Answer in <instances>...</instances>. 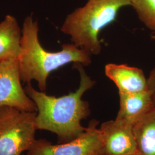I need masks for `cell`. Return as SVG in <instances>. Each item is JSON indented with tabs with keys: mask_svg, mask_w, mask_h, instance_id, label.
Returning <instances> with one entry per match:
<instances>
[{
	"mask_svg": "<svg viewBox=\"0 0 155 155\" xmlns=\"http://www.w3.org/2000/svg\"><path fill=\"white\" fill-rule=\"evenodd\" d=\"M81 63H74L80 75V83L75 91L59 97L50 95L35 89L27 83L25 90L36 106L37 130H44L56 134L64 143L71 141L82 135L86 127L82 121L90 114L89 102L82 99L84 94L91 89L95 81L85 72Z\"/></svg>",
	"mask_w": 155,
	"mask_h": 155,
	"instance_id": "obj_1",
	"label": "cell"
},
{
	"mask_svg": "<svg viewBox=\"0 0 155 155\" xmlns=\"http://www.w3.org/2000/svg\"><path fill=\"white\" fill-rule=\"evenodd\" d=\"M38 21L31 15L26 17L22 28L21 51L18 64L21 81L38 82L40 91H45L47 79L51 72L68 63H81L83 66L91 63V54L74 44H64L61 50L50 52L44 48L39 39Z\"/></svg>",
	"mask_w": 155,
	"mask_h": 155,
	"instance_id": "obj_2",
	"label": "cell"
},
{
	"mask_svg": "<svg viewBox=\"0 0 155 155\" xmlns=\"http://www.w3.org/2000/svg\"><path fill=\"white\" fill-rule=\"evenodd\" d=\"M130 6V0H88L67 16L61 32L70 36L72 44L97 55L102 50L100 32L116 20L118 11Z\"/></svg>",
	"mask_w": 155,
	"mask_h": 155,
	"instance_id": "obj_3",
	"label": "cell"
},
{
	"mask_svg": "<svg viewBox=\"0 0 155 155\" xmlns=\"http://www.w3.org/2000/svg\"><path fill=\"white\" fill-rule=\"evenodd\" d=\"M36 111L0 106V155H21L35 141Z\"/></svg>",
	"mask_w": 155,
	"mask_h": 155,
	"instance_id": "obj_4",
	"label": "cell"
},
{
	"mask_svg": "<svg viewBox=\"0 0 155 155\" xmlns=\"http://www.w3.org/2000/svg\"><path fill=\"white\" fill-rule=\"evenodd\" d=\"M98 121L91 120L82 135L71 141L54 145L45 139L36 140L27 155H102Z\"/></svg>",
	"mask_w": 155,
	"mask_h": 155,
	"instance_id": "obj_5",
	"label": "cell"
},
{
	"mask_svg": "<svg viewBox=\"0 0 155 155\" xmlns=\"http://www.w3.org/2000/svg\"><path fill=\"white\" fill-rule=\"evenodd\" d=\"M0 106L37 111L34 102L22 88L17 60L0 61Z\"/></svg>",
	"mask_w": 155,
	"mask_h": 155,
	"instance_id": "obj_6",
	"label": "cell"
},
{
	"mask_svg": "<svg viewBox=\"0 0 155 155\" xmlns=\"http://www.w3.org/2000/svg\"><path fill=\"white\" fill-rule=\"evenodd\" d=\"M99 129L102 155L137 154L133 125L116 118L102 123Z\"/></svg>",
	"mask_w": 155,
	"mask_h": 155,
	"instance_id": "obj_7",
	"label": "cell"
},
{
	"mask_svg": "<svg viewBox=\"0 0 155 155\" xmlns=\"http://www.w3.org/2000/svg\"><path fill=\"white\" fill-rule=\"evenodd\" d=\"M106 76L116 84L118 93H133L148 90L143 71L125 64L109 63L105 67Z\"/></svg>",
	"mask_w": 155,
	"mask_h": 155,
	"instance_id": "obj_8",
	"label": "cell"
},
{
	"mask_svg": "<svg viewBox=\"0 0 155 155\" xmlns=\"http://www.w3.org/2000/svg\"><path fill=\"white\" fill-rule=\"evenodd\" d=\"M118 94L120 108L116 118L133 126L154 107L148 90L139 93Z\"/></svg>",
	"mask_w": 155,
	"mask_h": 155,
	"instance_id": "obj_9",
	"label": "cell"
},
{
	"mask_svg": "<svg viewBox=\"0 0 155 155\" xmlns=\"http://www.w3.org/2000/svg\"><path fill=\"white\" fill-rule=\"evenodd\" d=\"M22 29L15 17L6 15L0 22V61L17 60L21 51Z\"/></svg>",
	"mask_w": 155,
	"mask_h": 155,
	"instance_id": "obj_10",
	"label": "cell"
},
{
	"mask_svg": "<svg viewBox=\"0 0 155 155\" xmlns=\"http://www.w3.org/2000/svg\"><path fill=\"white\" fill-rule=\"evenodd\" d=\"M137 155H155V107L133 126Z\"/></svg>",
	"mask_w": 155,
	"mask_h": 155,
	"instance_id": "obj_11",
	"label": "cell"
},
{
	"mask_svg": "<svg viewBox=\"0 0 155 155\" xmlns=\"http://www.w3.org/2000/svg\"><path fill=\"white\" fill-rule=\"evenodd\" d=\"M130 6L144 25L155 33V0H130Z\"/></svg>",
	"mask_w": 155,
	"mask_h": 155,
	"instance_id": "obj_12",
	"label": "cell"
},
{
	"mask_svg": "<svg viewBox=\"0 0 155 155\" xmlns=\"http://www.w3.org/2000/svg\"><path fill=\"white\" fill-rule=\"evenodd\" d=\"M148 90L151 95V98L154 107H155V67L151 70L150 75L147 78Z\"/></svg>",
	"mask_w": 155,
	"mask_h": 155,
	"instance_id": "obj_13",
	"label": "cell"
},
{
	"mask_svg": "<svg viewBox=\"0 0 155 155\" xmlns=\"http://www.w3.org/2000/svg\"><path fill=\"white\" fill-rule=\"evenodd\" d=\"M151 38L153 40H155V33H152V35H151Z\"/></svg>",
	"mask_w": 155,
	"mask_h": 155,
	"instance_id": "obj_14",
	"label": "cell"
},
{
	"mask_svg": "<svg viewBox=\"0 0 155 155\" xmlns=\"http://www.w3.org/2000/svg\"><path fill=\"white\" fill-rule=\"evenodd\" d=\"M137 155V154H131V155Z\"/></svg>",
	"mask_w": 155,
	"mask_h": 155,
	"instance_id": "obj_15",
	"label": "cell"
}]
</instances>
